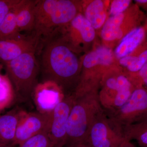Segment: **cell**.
Wrapping results in <instances>:
<instances>
[{
	"mask_svg": "<svg viewBox=\"0 0 147 147\" xmlns=\"http://www.w3.org/2000/svg\"><path fill=\"white\" fill-rule=\"evenodd\" d=\"M41 62L44 81L55 82L65 96L71 94V91L74 93L80 82L81 65L74 52L60 38L46 43Z\"/></svg>",
	"mask_w": 147,
	"mask_h": 147,
	"instance_id": "1",
	"label": "cell"
},
{
	"mask_svg": "<svg viewBox=\"0 0 147 147\" xmlns=\"http://www.w3.org/2000/svg\"><path fill=\"white\" fill-rule=\"evenodd\" d=\"M79 2L70 0H39L35 7V22L32 38L36 52L41 51L79 13Z\"/></svg>",
	"mask_w": 147,
	"mask_h": 147,
	"instance_id": "2",
	"label": "cell"
},
{
	"mask_svg": "<svg viewBox=\"0 0 147 147\" xmlns=\"http://www.w3.org/2000/svg\"><path fill=\"white\" fill-rule=\"evenodd\" d=\"M102 110L96 91L75 98L67 123L66 137L63 147L86 142L94 120Z\"/></svg>",
	"mask_w": 147,
	"mask_h": 147,
	"instance_id": "3",
	"label": "cell"
},
{
	"mask_svg": "<svg viewBox=\"0 0 147 147\" xmlns=\"http://www.w3.org/2000/svg\"><path fill=\"white\" fill-rule=\"evenodd\" d=\"M36 53L27 52L5 63L7 75L13 83L14 90L22 99L30 98L37 85L38 67Z\"/></svg>",
	"mask_w": 147,
	"mask_h": 147,
	"instance_id": "4",
	"label": "cell"
},
{
	"mask_svg": "<svg viewBox=\"0 0 147 147\" xmlns=\"http://www.w3.org/2000/svg\"><path fill=\"white\" fill-rule=\"evenodd\" d=\"M103 89L98 93V100L106 115L114 113L128 100L135 90L132 83L122 74L104 77Z\"/></svg>",
	"mask_w": 147,
	"mask_h": 147,
	"instance_id": "5",
	"label": "cell"
},
{
	"mask_svg": "<svg viewBox=\"0 0 147 147\" xmlns=\"http://www.w3.org/2000/svg\"><path fill=\"white\" fill-rule=\"evenodd\" d=\"M124 139L122 129L102 110L96 116L85 142L91 147H119Z\"/></svg>",
	"mask_w": 147,
	"mask_h": 147,
	"instance_id": "6",
	"label": "cell"
},
{
	"mask_svg": "<svg viewBox=\"0 0 147 147\" xmlns=\"http://www.w3.org/2000/svg\"><path fill=\"white\" fill-rule=\"evenodd\" d=\"M147 113V90L137 87L126 102L109 115H106L120 128L135 123Z\"/></svg>",
	"mask_w": 147,
	"mask_h": 147,
	"instance_id": "7",
	"label": "cell"
},
{
	"mask_svg": "<svg viewBox=\"0 0 147 147\" xmlns=\"http://www.w3.org/2000/svg\"><path fill=\"white\" fill-rule=\"evenodd\" d=\"M53 111L47 113H27L21 111L15 134V147L36 134L49 131Z\"/></svg>",
	"mask_w": 147,
	"mask_h": 147,
	"instance_id": "8",
	"label": "cell"
},
{
	"mask_svg": "<svg viewBox=\"0 0 147 147\" xmlns=\"http://www.w3.org/2000/svg\"><path fill=\"white\" fill-rule=\"evenodd\" d=\"M75 98L73 94L65 96L53 111L49 137L53 147H63L66 137V125Z\"/></svg>",
	"mask_w": 147,
	"mask_h": 147,
	"instance_id": "9",
	"label": "cell"
},
{
	"mask_svg": "<svg viewBox=\"0 0 147 147\" xmlns=\"http://www.w3.org/2000/svg\"><path fill=\"white\" fill-rule=\"evenodd\" d=\"M33 93L39 112L42 113L52 112L65 96L57 84L49 80L37 84Z\"/></svg>",
	"mask_w": 147,
	"mask_h": 147,
	"instance_id": "10",
	"label": "cell"
},
{
	"mask_svg": "<svg viewBox=\"0 0 147 147\" xmlns=\"http://www.w3.org/2000/svg\"><path fill=\"white\" fill-rule=\"evenodd\" d=\"M65 28L68 33L61 38L65 42L70 41L69 47L72 51L82 42H89L95 37V29L84 15L79 13Z\"/></svg>",
	"mask_w": 147,
	"mask_h": 147,
	"instance_id": "11",
	"label": "cell"
},
{
	"mask_svg": "<svg viewBox=\"0 0 147 147\" xmlns=\"http://www.w3.org/2000/svg\"><path fill=\"white\" fill-rule=\"evenodd\" d=\"M36 51L35 43L32 38L23 36L15 38L0 40V61L6 63L20 55Z\"/></svg>",
	"mask_w": 147,
	"mask_h": 147,
	"instance_id": "12",
	"label": "cell"
},
{
	"mask_svg": "<svg viewBox=\"0 0 147 147\" xmlns=\"http://www.w3.org/2000/svg\"><path fill=\"white\" fill-rule=\"evenodd\" d=\"M21 111H12L0 116V147H15V134Z\"/></svg>",
	"mask_w": 147,
	"mask_h": 147,
	"instance_id": "13",
	"label": "cell"
},
{
	"mask_svg": "<svg viewBox=\"0 0 147 147\" xmlns=\"http://www.w3.org/2000/svg\"><path fill=\"white\" fill-rule=\"evenodd\" d=\"M36 1L21 0L15 7L16 22L18 30H33L35 22V7Z\"/></svg>",
	"mask_w": 147,
	"mask_h": 147,
	"instance_id": "14",
	"label": "cell"
},
{
	"mask_svg": "<svg viewBox=\"0 0 147 147\" xmlns=\"http://www.w3.org/2000/svg\"><path fill=\"white\" fill-rule=\"evenodd\" d=\"M144 35V30L143 28L133 29L124 37L116 48L115 51L116 56L119 58L127 56L141 43Z\"/></svg>",
	"mask_w": 147,
	"mask_h": 147,
	"instance_id": "15",
	"label": "cell"
},
{
	"mask_svg": "<svg viewBox=\"0 0 147 147\" xmlns=\"http://www.w3.org/2000/svg\"><path fill=\"white\" fill-rule=\"evenodd\" d=\"M84 16L94 29L102 27L107 18L103 1L95 0L84 7Z\"/></svg>",
	"mask_w": 147,
	"mask_h": 147,
	"instance_id": "16",
	"label": "cell"
},
{
	"mask_svg": "<svg viewBox=\"0 0 147 147\" xmlns=\"http://www.w3.org/2000/svg\"><path fill=\"white\" fill-rule=\"evenodd\" d=\"M113 61V53L111 50L101 46L86 55L83 59L82 65L85 69H90L97 65H109Z\"/></svg>",
	"mask_w": 147,
	"mask_h": 147,
	"instance_id": "17",
	"label": "cell"
},
{
	"mask_svg": "<svg viewBox=\"0 0 147 147\" xmlns=\"http://www.w3.org/2000/svg\"><path fill=\"white\" fill-rule=\"evenodd\" d=\"M124 18L123 13L114 15L106 20L102 26L101 36L106 41L119 39L123 36L121 26Z\"/></svg>",
	"mask_w": 147,
	"mask_h": 147,
	"instance_id": "18",
	"label": "cell"
},
{
	"mask_svg": "<svg viewBox=\"0 0 147 147\" xmlns=\"http://www.w3.org/2000/svg\"><path fill=\"white\" fill-rule=\"evenodd\" d=\"M124 137L131 141L135 140L140 146L147 147V122L136 123L123 128Z\"/></svg>",
	"mask_w": 147,
	"mask_h": 147,
	"instance_id": "19",
	"label": "cell"
},
{
	"mask_svg": "<svg viewBox=\"0 0 147 147\" xmlns=\"http://www.w3.org/2000/svg\"><path fill=\"white\" fill-rule=\"evenodd\" d=\"M15 7L7 14L0 24V40L15 38L22 36L17 27Z\"/></svg>",
	"mask_w": 147,
	"mask_h": 147,
	"instance_id": "20",
	"label": "cell"
},
{
	"mask_svg": "<svg viewBox=\"0 0 147 147\" xmlns=\"http://www.w3.org/2000/svg\"><path fill=\"white\" fill-rule=\"evenodd\" d=\"M15 92L7 74L3 75L0 82V111L12 103L15 98Z\"/></svg>",
	"mask_w": 147,
	"mask_h": 147,
	"instance_id": "21",
	"label": "cell"
},
{
	"mask_svg": "<svg viewBox=\"0 0 147 147\" xmlns=\"http://www.w3.org/2000/svg\"><path fill=\"white\" fill-rule=\"evenodd\" d=\"M147 61V50L144 51L139 57L126 56L121 58L119 60L121 65L127 67L129 71L132 72L139 71L143 67Z\"/></svg>",
	"mask_w": 147,
	"mask_h": 147,
	"instance_id": "22",
	"label": "cell"
},
{
	"mask_svg": "<svg viewBox=\"0 0 147 147\" xmlns=\"http://www.w3.org/2000/svg\"><path fill=\"white\" fill-rule=\"evenodd\" d=\"M49 133L45 131L36 134L16 147H53Z\"/></svg>",
	"mask_w": 147,
	"mask_h": 147,
	"instance_id": "23",
	"label": "cell"
},
{
	"mask_svg": "<svg viewBox=\"0 0 147 147\" xmlns=\"http://www.w3.org/2000/svg\"><path fill=\"white\" fill-rule=\"evenodd\" d=\"M21 0H0V24L11 9L14 8Z\"/></svg>",
	"mask_w": 147,
	"mask_h": 147,
	"instance_id": "24",
	"label": "cell"
},
{
	"mask_svg": "<svg viewBox=\"0 0 147 147\" xmlns=\"http://www.w3.org/2000/svg\"><path fill=\"white\" fill-rule=\"evenodd\" d=\"M129 0H115L112 2L110 9V13L113 16L122 13L130 4Z\"/></svg>",
	"mask_w": 147,
	"mask_h": 147,
	"instance_id": "25",
	"label": "cell"
},
{
	"mask_svg": "<svg viewBox=\"0 0 147 147\" xmlns=\"http://www.w3.org/2000/svg\"><path fill=\"white\" fill-rule=\"evenodd\" d=\"M139 76L142 82L147 85V63L139 71Z\"/></svg>",
	"mask_w": 147,
	"mask_h": 147,
	"instance_id": "26",
	"label": "cell"
},
{
	"mask_svg": "<svg viewBox=\"0 0 147 147\" xmlns=\"http://www.w3.org/2000/svg\"><path fill=\"white\" fill-rule=\"evenodd\" d=\"M119 147H136L134 146L131 141L125 139L123 142L120 145Z\"/></svg>",
	"mask_w": 147,
	"mask_h": 147,
	"instance_id": "27",
	"label": "cell"
},
{
	"mask_svg": "<svg viewBox=\"0 0 147 147\" xmlns=\"http://www.w3.org/2000/svg\"><path fill=\"white\" fill-rule=\"evenodd\" d=\"M147 121V113L145 114L144 116H142L139 120L137 121L136 123L143 122Z\"/></svg>",
	"mask_w": 147,
	"mask_h": 147,
	"instance_id": "28",
	"label": "cell"
},
{
	"mask_svg": "<svg viewBox=\"0 0 147 147\" xmlns=\"http://www.w3.org/2000/svg\"><path fill=\"white\" fill-rule=\"evenodd\" d=\"M136 1L138 3H145L147 2V0H137Z\"/></svg>",
	"mask_w": 147,
	"mask_h": 147,
	"instance_id": "29",
	"label": "cell"
},
{
	"mask_svg": "<svg viewBox=\"0 0 147 147\" xmlns=\"http://www.w3.org/2000/svg\"><path fill=\"white\" fill-rule=\"evenodd\" d=\"M3 75H2L1 74V71H0V82H1V80L2 77Z\"/></svg>",
	"mask_w": 147,
	"mask_h": 147,
	"instance_id": "30",
	"label": "cell"
},
{
	"mask_svg": "<svg viewBox=\"0 0 147 147\" xmlns=\"http://www.w3.org/2000/svg\"><path fill=\"white\" fill-rule=\"evenodd\" d=\"M146 122H147V121Z\"/></svg>",
	"mask_w": 147,
	"mask_h": 147,
	"instance_id": "31",
	"label": "cell"
}]
</instances>
